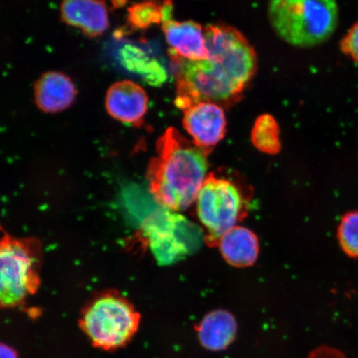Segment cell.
I'll use <instances>...</instances> for the list:
<instances>
[{
	"mask_svg": "<svg viewBox=\"0 0 358 358\" xmlns=\"http://www.w3.org/2000/svg\"><path fill=\"white\" fill-rule=\"evenodd\" d=\"M204 29L208 59L176 60V105L182 110L200 102L234 104L257 71V52L238 29L225 24Z\"/></svg>",
	"mask_w": 358,
	"mask_h": 358,
	"instance_id": "cell-1",
	"label": "cell"
},
{
	"mask_svg": "<svg viewBox=\"0 0 358 358\" xmlns=\"http://www.w3.org/2000/svg\"><path fill=\"white\" fill-rule=\"evenodd\" d=\"M156 150L148 171L155 199L169 211L189 208L208 177L207 155L172 127L159 138Z\"/></svg>",
	"mask_w": 358,
	"mask_h": 358,
	"instance_id": "cell-2",
	"label": "cell"
},
{
	"mask_svg": "<svg viewBox=\"0 0 358 358\" xmlns=\"http://www.w3.org/2000/svg\"><path fill=\"white\" fill-rule=\"evenodd\" d=\"M267 13L278 37L299 48L328 41L339 21L337 0H268Z\"/></svg>",
	"mask_w": 358,
	"mask_h": 358,
	"instance_id": "cell-3",
	"label": "cell"
},
{
	"mask_svg": "<svg viewBox=\"0 0 358 358\" xmlns=\"http://www.w3.org/2000/svg\"><path fill=\"white\" fill-rule=\"evenodd\" d=\"M141 315L118 294L106 293L90 302L80 319V327L92 345L104 351L127 345L138 332Z\"/></svg>",
	"mask_w": 358,
	"mask_h": 358,
	"instance_id": "cell-4",
	"label": "cell"
},
{
	"mask_svg": "<svg viewBox=\"0 0 358 358\" xmlns=\"http://www.w3.org/2000/svg\"><path fill=\"white\" fill-rule=\"evenodd\" d=\"M38 257L33 243L0 240V307L15 308L37 291Z\"/></svg>",
	"mask_w": 358,
	"mask_h": 358,
	"instance_id": "cell-5",
	"label": "cell"
},
{
	"mask_svg": "<svg viewBox=\"0 0 358 358\" xmlns=\"http://www.w3.org/2000/svg\"><path fill=\"white\" fill-rule=\"evenodd\" d=\"M196 213L213 244L236 226L245 213V200L238 186L228 179L210 174L196 199Z\"/></svg>",
	"mask_w": 358,
	"mask_h": 358,
	"instance_id": "cell-6",
	"label": "cell"
},
{
	"mask_svg": "<svg viewBox=\"0 0 358 358\" xmlns=\"http://www.w3.org/2000/svg\"><path fill=\"white\" fill-rule=\"evenodd\" d=\"M165 211L147 222L145 236L160 265H171L198 250L201 241L199 228L187 218Z\"/></svg>",
	"mask_w": 358,
	"mask_h": 358,
	"instance_id": "cell-7",
	"label": "cell"
},
{
	"mask_svg": "<svg viewBox=\"0 0 358 358\" xmlns=\"http://www.w3.org/2000/svg\"><path fill=\"white\" fill-rule=\"evenodd\" d=\"M161 24L165 39L172 49L173 60L198 62L208 59L205 29L192 20H173L171 0H165L162 3Z\"/></svg>",
	"mask_w": 358,
	"mask_h": 358,
	"instance_id": "cell-8",
	"label": "cell"
},
{
	"mask_svg": "<svg viewBox=\"0 0 358 358\" xmlns=\"http://www.w3.org/2000/svg\"><path fill=\"white\" fill-rule=\"evenodd\" d=\"M182 124L192 142L206 155L226 136L225 111L215 103L200 102L189 107L183 113Z\"/></svg>",
	"mask_w": 358,
	"mask_h": 358,
	"instance_id": "cell-9",
	"label": "cell"
},
{
	"mask_svg": "<svg viewBox=\"0 0 358 358\" xmlns=\"http://www.w3.org/2000/svg\"><path fill=\"white\" fill-rule=\"evenodd\" d=\"M105 102L107 113L112 118L127 124L142 122L149 107V97L145 90L127 80L112 85Z\"/></svg>",
	"mask_w": 358,
	"mask_h": 358,
	"instance_id": "cell-10",
	"label": "cell"
},
{
	"mask_svg": "<svg viewBox=\"0 0 358 358\" xmlns=\"http://www.w3.org/2000/svg\"><path fill=\"white\" fill-rule=\"evenodd\" d=\"M60 15L66 25L78 29L88 38L100 37L110 27L105 0H62Z\"/></svg>",
	"mask_w": 358,
	"mask_h": 358,
	"instance_id": "cell-11",
	"label": "cell"
},
{
	"mask_svg": "<svg viewBox=\"0 0 358 358\" xmlns=\"http://www.w3.org/2000/svg\"><path fill=\"white\" fill-rule=\"evenodd\" d=\"M78 90L69 76L60 71H48L34 85V101L44 113L64 111L74 104Z\"/></svg>",
	"mask_w": 358,
	"mask_h": 358,
	"instance_id": "cell-12",
	"label": "cell"
},
{
	"mask_svg": "<svg viewBox=\"0 0 358 358\" xmlns=\"http://www.w3.org/2000/svg\"><path fill=\"white\" fill-rule=\"evenodd\" d=\"M235 317L230 312L218 310L210 312L195 326L201 346L208 351L221 352L231 346L236 337Z\"/></svg>",
	"mask_w": 358,
	"mask_h": 358,
	"instance_id": "cell-13",
	"label": "cell"
},
{
	"mask_svg": "<svg viewBox=\"0 0 358 358\" xmlns=\"http://www.w3.org/2000/svg\"><path fill=\"white\" fill-rule=\"evenodd\" d=\"M219 248L226 261L231 266H252L259 253V243L252 231L236 226L224 234L218 241Z\"/></svg>",
	"mask_w": 358,
	"mask_h": 358,
	"instance_id": "cell-14",
	"label": "cell"
},
{
	"mask_svg": "<svg viewBox=\"0 0 358 358\" xmlns=\"http://www.w3.org/2000/svg\"><path fill=\"white\" fill-rule=\"evenodd\" d=\"M255 147L263 153L274 155L280 150V128L270 114H263L255 122L252 131Z\"/></svg>",
	"mask_w": 358,
	"mask_h": 358,
	"instance_id": "cell-15",
	"label": "cell"
},
{
	"mask_svg": "<svg viewBox=\"0 0 358 358\" xmlns=\"http://www.w3.org/2000/svg\"><path fill=\"white\" fill-rule=\"evenodd\" d=\"M162 20V4L157 0H144L128 8L127 22L133 29H146Z\"/></svg>",
	"mask_w": 358,
	"mask_h": 358,
	"instance_id": "cell-16",
	"label": "cell"
},
{
	"mask_svg": "<svg viewBox=\"0 0 358 358\" xmlns=\"http://www.w3.org/2000/svg\"><path fill=\"white\" fill-rule=\"evenodd\" d=\"M339 245L351 258H358V211L348 213L340 221L338 229Z\"/></svg>",
	"mask_w": 358,
	"mask_h": 358,
	"instance_id": "cell-17",
	"label": "cell"
},
{
	"mask_svg": "<svg viewBox=\"0 0 358 358\" xmlns=\"http://www.w3.org/2000/svg\"><path fill=\"white\" fill-rule=\"evenodd\" d=\"M345 48L352 59L358 62V22L352 27L347 36Z\"/></svg>",
	"mask_w": 358,
	"mask_h": 358,
	"instance_id": "cell-18",
	"label": "cell"
},
{
	"mask_svg": "<svg viewBox=\"0 0 358 358\" xmlns=\"http://www.w3.org/2000/svg\"><path fill=\"white\" fill-rule=\"evenodd\" d=\"M307 358H346L338 349L329 346L317 348L310 353Z\"/></svg>",
	"mask_w": 358,
	"mask_h": 358,
	"instance_id": "cell-19",
	"label": "cell"
},
{
	"mask_svg": "<svg viewBox=\"0 0 358 358\" xmlns=\"http://www.w3.org/2000/svg\"><path fill=\"white\" fill-rule=\"evenodd\" d=\"M0 358H19V357L15 349L6 343H0Z\"/></svg>",
	"mask_w": 358,
	"mask_h": 358,
	"instance_id": "cell-20",
	"label": "cell"
}]
</instances>
